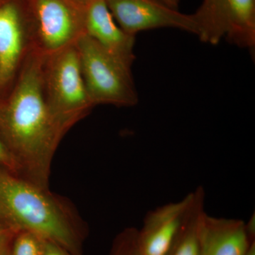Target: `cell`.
I'll use <instances>...</instances> for the list:
<instances>
[{
	"instance_id": "obj_12",
	"label": "cell",
	"mask_w": 255,
	"mask_h": 255,
	"mask_svg": "<svg viewBox=\"0 0 255 255\" xmlns=\"http://www.w3.org/2000/svg\"><path fill=\"white\" fill-rule=\"evenodd\" d=\"M192 209L178 233L167 255H199L197 228L199 219L204 210V191L199 187Z\"/></svg>"
},
{
	"instance_id": "obj_7",
	"label": "cell",
	"mask_w": 255,
	"mask_h": 255,
	"mask_svg": "<svg viewBox=\"0 0 255 255\" xmlns=\"http://www.w3.org/2000/svg\"><path fill=\"white\" fill-rule=\"evenodd\" d=\"M33 50L27 0H0V97L13 86Z\"/></svg>"
},
{
	"instance_id": "obj_20",
	"label": "cell",
	"mask_w": 255,
	"mask_h": 255,
	"mask_svg": "<svg viewBox=\"0 0 255 255\" xmlns=\"http://www.w3.org/2000/svg\"><path fill=\"white\" fill-rule=\"evenodd\" d=\"M9 252H10V249L9 250V251L4 252V253H3V254L1 255H9Z\"/></svg>"
},
{
	"instance_id": "obj_17",
	"label": "cell",
	"mask_w": 255,
	"mask_h": 255,
	"mask_svg": "<svg viewBox=\"0 0 255 255\" xmlns=\"http://www.w3.org/2000/svg\"><path fill=\"white\" fill-rule=\"evenodd\" d=\"M45 255H74L63 247L55 244L53 242H45Z\"/></svg>"
},
{
	"instance_id": "obj_13",
	"label": "cell",
	"mask_w": 255,
	"mask_h": 255,
	"mask_svg": "<svg viewBox=\"0 0 255 255\" xmlns=\"http://www.w3.org/2000/svg\"><path fill=\"white\" fill-rule=\"evenodd\" d=\"M45 242L41 236L28 231L15 235L9 255H45Z\"/></svg>"
},
{
	"instance_id": "obj_6",
	"label": "cell",
	"mask_w": 255,
	"mask_h": 255,
	"mask_svg": "<svg viewBox=\"0 0 255 255\" xmlns=\"http://www.w3.org/2000/svg\"><path fill=\"white\" fill-rule=\"evenodd\" d=\"M199 39L211 45L226 39L231 44L254 50L255 0H203L193 14Z\"/></svg>"
},
{
	"instance_id": "obj_2",
	"label": "cell",
	"mask_w": 255,
	"mask_h": 255,
	"mask_svg": "<svg viewBox=\"0 0 255 255\" xmlns=\"http://www.w3.org/2000/svg\"><path fill=\"white\" fill-rule=\"evenodd\" d=\"M0 228L28 231L74 255H82L86 223L64 196L0 167Z\"/></svg>"
},
{
	"instance_id": "obj_16",
	"label": "cell",
	"mask_w": 255,
	"mask_h": 255,
	"mask_svg": "<svg viewBox=\"0 0 255 255\" xmlns=\"http://www.w3.org/2000/svg\"><path fill=\"white\" fill-rule=\"evenodd\" d=\"M15 235V233L0 228V255L9 251Z\"/></svg>"
},
{
	"instance_id": "obj_5",
	"label": "cell",
	"mask_w": 255,
	"mask_h": 255,
	"mask_svg": "<svg viewBox=\"0 0 255 255\" xmlns=\"http://www.w3.org/2000/svg\"><path fill=\"white\" fill-rule=\"evenodd\" d=\"M33 49L48 56L85 35L84 0H27Z\"/></svg>"
},
{
	"instance_id": "obj_19",
	"label": "cell",
	"mask_w": 255,
	"mask_h": 255,
	"mask_svg": "<svg viewBox=\"0 0 255 255\" xmlns=\"http://www.w3.org/2000/svg\"><path fill=\"white\" fill-rule=\"evenodd\" d=\"M246 255H255V242L252 244Z\"/></svg>"
},
{
	"instance_id": "obj_18",
	"label": "cell",
	"mask_w": 255,
	"mask_h": 255,
	"mask_svg": "<svg viewBox=\"0 0 255 255\" xmlns=\"http://www.w3.org/2000/svg\"><path fill=\"white\" fill-rule=\"evenodd\" d=\"M159 1H162V3L170 7L177 9L179 4V0H159Z\"/></svg>"
},
{
	"instance_id": "obj_8",
	"label": "cell",
	"mask_w": 255,
	"mask_h": 255,
	"mask_svg": "<svg viewBox=\"0 0 255 255\" xmlns=\"http://www.w3.org/2000/svg\"><path fill=\"white\" fill-rule=\"evenodd\" d=\"M114 19L128 34L172 28L197 35L192 14H186L159 0H106Z\"/></svg>"
},
{
	"instance_id": "obj_9",
	"label": "cell",
	"mask_w": 255,
	"mask_h": 255,
	"mask_svg": "<svg viewBox=\"0 0 255 255\" xmlns=\"http://www.w3.org/2000/svg\"><path fill=\"white\" fill-rule=\"evenodd\" d=\"M195 191L182 200L160 206L146 215L138 231L140 255H167L190 214Z\"/></svg>"
},
{
	"instance_id": "obj_3",
	"label": "cell",
	"mask_w": 255,
	"mask_h": 255,
	"mask_svg": "<svg viewBox=\"0 0 255 255\" xmlns=\"http://www.w3.org/2000/svg\"><path fill=\"white\" fill-rule=\"evenodd\" d=\"M43 80L50 112L67 131L95 107L85 86L75 45L46 57Z\"/></svg>"
},
{
	"instance_id": "obj_10",
	"label": "cell",
	"mask_w": 255,
	"mask_h": 255,
	"mask_svg": "<svg viewBox=\"0 0 255 255\" xmlns=\"http://www.w3.org/2000/svg\"><path fill=\"white\" fill-rule=\"evenodd\" d=\"M199 255H246L255 231L241 220L200 215L197 228Z\"/></svg>"
},
{
	"instance_id": "obj_1",
	"label": "cell",
	"mask_w": 255,
	"mask_h": 255,
	"mask_svg": "<svg viewBox=\"0 0 255 255\" xmlns=\"http://www.w3.org/2000/svg\"><path fill=\"white\" fill-rule=\"evenodd\" d=\"M46 57L32 50L13 86L0 97V139L17 174L48 188L53 157L68 131L47 104L43 80Z\"/></svg>"
},
{
	"instance_id": "obj_11",
	"label": "cell",
	"mask_w": 255,
	"mask_h": 255,
	"mask_svg": "<svg viewBox=\"0 0 255 255\" xmlns=\"http://www.w3.org/2000/svg\"><path fill=\"white\" fill-rule=\"evenodd\" d=\"M85 34L114 56L132 67L135 36L128 34L119 26L106 0H84Z\"/></svg>"
},
{
	"instance_id": "obj_14",
	"label": "cell",
	"mask_w": 255,
	"mask_h": 255,
	"mask_svg": "<svg viewBox=\"0 0 255 255\" xmlns=\"http://www.w3.org/2000/svg\"><path fill=\"white\" fill-rule=\"evenodd\" d=\"M109 255H140L138 230L127 228L119 233Z\"/></svg>"
},
{
	"instance_id": "obj_4",
	"label": "cell",
	"mask_w": 255,
	"mask_h": 255,
	"mask_svg": "<svg viewBox=\"0 0 255 255\" xmlns=\"http://www.w3.org/2000/svg\"><path fill=\"white\" fill-rule=\"evenodd\" d=\"M82 76L94 105L130 107L138 103L131 67L86 34L76 44Z\"/></svg>"
},
{
	"instance_id": "obj_15",
	"label": "cell",
	"mask_w": 255,
	"mask_h": 255,
	"mask_svg": "<svg viewBox=\"0 0 255 255\" xmlns=\"http://www.w3.org/2000/svg\"><path fill=\"white\" fill-rule=\"evenodd\" d=\"M0 167L9 169V170L17 174L14 161H13L8 151L5 148L4 144L1 142V139H0Z\"/></svg>"
}]
</instances>
